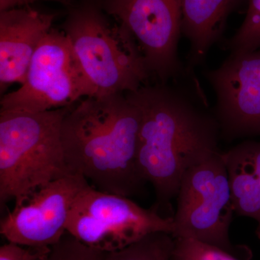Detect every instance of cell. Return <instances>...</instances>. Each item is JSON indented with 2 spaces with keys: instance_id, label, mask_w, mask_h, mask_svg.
<instances>
[{
  "instance_id": "cell-1",
  "label": "cell",
  "mask_w": 260,
  "mask_h": 260,
  "mask_svg": "<svg viewBox=\"0 0 260 260\" xmlns=\"http://www.w3.org/2000/svg\"><path fill=\"white\" fill-rule=\"evenodd\" d=\"M126 93L141 113L140 174L153 185L156 195L153 208L162 215L177 198L186 171L220 152V126L216 118L165 83L146 84Z\"/></svg>"
},
{
  "instance_id": "cell-2",
  "label": "cell",
  "mask_w": 260,
  "mask_h": 260,
  "mask_svg": "<svg viewBox=\"0 0 260 260\" xmlns=\"http://www.w3.org/2000/svg\"><path fill=\"white\" fill-rule=\"evenodd\" d=\"M140 108L127 93L85 97L69 107L61 142L70 171L94 187L129 197L146 181L138 162Z\"/></svg>"
},
{
  "instance_id": "cell-3",
  "label": "cell",
  "mask_w": 260,
  "mask_h": 260,
  "mask_svg": "<svg viewBox=\"0 0 260 260\" xmlns=\"http://www.w3.org/2000/svg\"><path fill=\"white\" fill-rule=\"evenodd\" d=\"M63 31L79 65L86 97L135 92L152 77L127 29L90 3L73 6Z\"/></svg>"
},
{
  "instance_id": "cell-4",
  "label": "cell",
  "mask_w": 260,
  "mask_h": 260,
  "mask_svg": "<svg viewBox=\"0 0 260 260\" xmlns=\"http://www.w3.org/2000/svg\"><path fill=\"white\" fill-rule=\"evenodd\" d=\"M69 107L37 113L0 111L2 205L12 200L21 204L51 181L75 174L67 165L61 142Z\"/></svg>"
},
{
  "instance_id": "cell-5",
  "label": "cell",
  "mask_w": 260,
  "mask_h": 260,
  "mask_svg": "<svg viewBox=\"0 0 260 260\" xmlns=\"http://www.w3.org/2000/svg\"><path fill=\"white\" fill-rule=\"evenodd\" d=\"M173 234V217L145 209L127 197L88 185L75 200L67 233L85 245L104 253L127 247L154 234Z\"/></svg>"
},
{
  "instance_id": "cell-6",
  "label": "cell",
  "mask_w": 260,
  "mask_h": 260,
  "mask_svg": "<svg viewBox=\"0 0 260 260\" xmlns=\"http://www.w3.org/2000/svg\"><path fill=\"white\" fill-rule=\"evenodd\" d=\"M176 198L173 237L195 239L238 256L229 237L235 211L221 151L186 171Z\"/></svg>"
},
{
  "instance_id": "cell-7",
  "label": "cell",
  "mask_w": 260,
  "mask_h": 260,
  "mask_svg": "<svg viewBox=\"0 0 260 260\" xmlns=\"http://www.w3.org/2000/svg\"><path fill=\"white\" fill-rule=\"evenodd\" d=\"M86 97L68 36L51 28L32 56L20 88L3 95L1 110L43 112L69 107Z\"/></svg>"
},
{
  "instance_id": "cell-8",
  "label": "cell",
  "mask_w": 260,
  "mask_h": 260,
  "mask_svg": "<svg viewBox=\"0 0 260 260\" xmlns=\"http://www.w3.org/2000/svg\"><path fill=\"white\" fill-rule=\"evenodd\" d=\"M119 22L134 37L149 71L160 83L179 74L181 32L178 0H83Z\"/></svg>"
},
{
  "instance_id": "cell-9",
  "label": "cell",
  "mask_w": 260,
  "mask_h": 260,
  "mask_svg": "<svg viewBox=\"0 0 260 260\" xmlns=\"http://www.w3.org/2000/svg\"><path fill=\"white\" fill-rule=\"evenodd\" d=\"M89 184L79 174L51 181L21 204L15 205L0 223V233L8 242L32 248H49L67 233L70 210Z\"/></svg>"
},
{
  "instance_id": "cell-10",
  "label": "cell",
  "mask_w": 260,
  "mask_h": 260,
  "mask_svg": "<svg viewBox=\"0 0 260 260\" xmlns=\"http://www.w3.org/2000/svg\"><path fill=\"white\" fill-rule=\"evenodd\" d=\"M207 77L217 95L220 135L229 140L260 135V49L232 53Z\"/></svg>"
},
{
  "instance_id": "cell-11",
  "label": "cell",
  "mask_w": 260,
  "mask_h": 260,
  "mask_svg": "<svg viewBox=\"0 0 260 260\" xmlns=\"http://www.w3.org/2000/svg\"><path fill=\"white\" fill-rule=\"evenodd\" d=\"M54 15L29 6L0 13V87L23 85L29 65L42 39L51 30Z\"/></svg>"
},
{
  "instance_id": "cell-12",
  "label": "cell",
  "mask_w": 260,
  "mask_h": 260,
  "mask_svg": "<svg viewBox=\"0 0 260 260\" xmlns=\"http://www.w3.org/2000/svg\"><path fill=\"white\" fill-rule=\"evenodd\" d=\"M222 154L235 214L256 220L260 239V141L247 140Z\"/></svg>"
},
{
  "instance_id": "cell-13",
  "label": "cell",
  "mask_w": 260,
  "mask_h": 260,
  "mask_svg": "<svg viewBox=\"0 0 260 260\" xmlns=\"http://www.w3.org/2000/svg\"><path fill=\"white\" fill-rule=\"evenodd\" d=\"M181 32L191 44L190 59L198 63L218 40L227 19L248 0H178Z\"/></svg>"
},
{
  "instance_id": "cell-14",
  "label": "cell",
  "mask_w": 260,
  "mask_h": 260,
  "mask_svg": "<svg viewBox=\"0 0 260 260\" xmlns=\"http://www.w3.org/2000/svg\"><path fill=\"white\" fill-rule=\"evenodd\" d=\"M174 238L154 233L121 250L107 253L106 260H172Z\"/></svg>"
},
{
  "instance_id": "cell-15",
  "label": "cell",
  "mask_w": 260,
  "mask_h": 260,
  "mask_svg": "<svg viewBox=\"0 0 260 260\" xmlns=\"http://www.w3.org/2000/svg\"><path fill=\"white\" fill-rule=\"evenodd\" d=\"M247 3L244 22L226 44L232 53L249 52L260 49V0H248Z\"/></svg>"
},
{
  "instance_id": "cell-16",
  "label": "cell",
  "mask_w": 260,
  "mask_h": 260,
  "mask_svg": "<svg viewBox=\"0 0 260 260\" xmlns=\"http://www.w3.org/2000/svg\"><path fill=\"white\" fill-rule=\"evenodd\" d=\"M172 260H241L228 251L188 238H174Z\"/></svg>"
},
{
  "instance_id": "cell-17",
  "label": "cell",
  "mask_w": 260,
  "mask_h": 260,
  "mask_svg": "<svg viewBox=\"0 0 260 260\" xmlns=\"http://www.w3.org/2000/svg\"><path fill=\"white\" fill-rule=\"evenodd\" d=\"M107 253L95 250L66 233L38 260H106Z\"/></svg>"
},
{
  "instance_id": "cell-18",
  "label": "cell",
  "mask_w": 260,
  "mask_h": 260,
  "mask_svg": "<svg viewBox=\"0 0 260 260\" xmlns=\"http://www.w3.org/2000/svg\"><path fill=\"white\" fill-rule=\"evenodd\" d=\"M49 248H32L8 242L0 248V260H38Z\"/></svg>"
},
{
  "instance_id": "cell-19",
  "label": "cell",
  "mask_w": 260,
  "mask_h": 260,
  "mask_svg": "<svg viewBox=\"0 0 260 260\" xmlns=\"http://www.w3.org/2000/svg\"><path fill=\"white\" fill-rule=\"evenodd\" d=\"M37 1L58 2L66 6H73L70 0H0V11L3 12L13 8L28 6L29 5Z\"/></svg>"
}]
</instances>
